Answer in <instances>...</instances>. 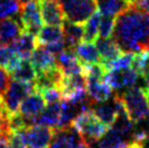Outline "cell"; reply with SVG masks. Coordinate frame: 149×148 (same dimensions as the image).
I'll return each mask as SVG.
<instances>
[{
	"label": "cell",
	"mask_w": 149,
	"mask_h": 148,
	"mask_svg": "<svg viewBox=\"0 0 149 148\" xmlns=\"http://www.w3.org/2000/svg\"><path fill=\"white\" fill-rule=\"evenodd\" d=\"M56 128L39 124L29 125L20 131L26 148H49Z\"/></svg>",
	"instance_id": "6"
},
{
	"label": "cell",
	"mask_w": 149,
	"mask_h": 148,
	"mask_svg": "<svg viewBox=\"0 0 149 148\" xmlns=\"http://www.w3.org/2000/svg\"><path fill=\"white\" fill-rule=\"evenodd\" d=\"M128 2L132 7L149 12V0H128Z\"/></svg>",
	"instance_id": "34"
},
{
	"label": "cell",
	"mask_w": 149,
	"mask_h": 148,
	"mask_svg": "<svg viewBox=\"0 0 149 148\" xmlns=\"http://www.w3.org/2000/svg\"><path fill=\"white\" fill-rule=\"evenodd\" d=\"M147 100H148V106H149V91H147Z\"/></svg>",
	"instance_id": "38"
},
{
	"label": "cell",
	"mask_w": 149,
	"mask_h": 148,
	"mask_svg": "<svg viewBox=\"0 0 149 148\" xmlns=\"http://www.w3.org/2000/svg\"><path fill=\"white\" fill-rule=\"evenodd\" d=\"M125 110L130 118L139 123L149 118V106L147 91L141 87H131L122 94H119Z\"/></svg>",
	"instance_id": "3"
},
{
	"label": "cell",
	"mask_w": 149,
	"mask_h": 148,
	"mask_svg": "<svg viewBox=\"0 0 149 148\" xmlns=\"http://www.w3.org/2000/svg\"><path fill=\"white\" fill-rule=\"evenodd\" d=\"M141 76H143V78H144V82H145V85H146L145 89L147 91H149V71L145 72Z\"/></svg>",
	"instance_id": "36"
},
{
	"label": "cell",
	"mask_w": 149,
	"mask_h": 148,
	"mask_svg": "<svg viewBox=\"0 0 149 148\" xmlns=\"http://www.w3.org/2000/svg\"><path fill=\"white\" fill-rule=\"evenodd\" d=\"M35 91L36 88L34 83H24L13 80L8 91L2 96V106L11 115L15 114L19 112L22 101Z\"/></svg>",
	"instance_id": "5"
},
{
	"label": "cell",
	"mask_w": 149,
	"mask_h": 148,
	"mask_svg": "<svg viewBox=\"0 0 149 148\" xmlns=\"http://www.w3.org/2000/svg\"><path fill=\"white\" fill-rule=\"evenodd\" d=\"M95 45L99 51L101 63L104 66L114 61L123 54L113 38L111 39V38H100L99 37L96 39Z\"/></svg>",
	"instance_id": "19"
},
{
	"label": "cell",
	"mask_w": 149,
	"mask_h": 148,
	"mask_svg": "<svg viewBox=\"0 0 149 148\" xmlns=\"http://www.w3.org/2000/svg\"><path fill=\"white\" fill-rule=\"evenodd\" d=\"M10 144H11V148H26L20 132H11Z\"/></svg>",
	"instance_id": "33"
},
{
	"label": "cell",
	"mask_w": 149,
	"mask_h": 148,
	"mask_svg": "<svg viewBox=\"0 0 149 148\" xmlns=\"http://www.w3.org/2000/svg\"><path fill=\"white\" fill-rule=\"evenodd\" d=\"M10 74L13 80L24 83H35L37 78V73L34 69L33 64L29 60H25V59H22L19 66Z\"/></svg>",
	"instance_id": "26"
},
{
	"label": "cell",
	"mask_w": 149,
	"mask_h": 148,
	"mask_svg": "<svg viewBox=\"0 0 149 148\" xmlns=\"http://www.w3.org/2000/svg\"><path fill=\"white\" fill-rule=\"evenodd\" d=\"M72 126L79 132L88 146L98 142L109 130V126L102 123L91 110L81 112L72 122Z\"/></svg>",
	"instance_id": "2"
},
{
	"label": "cell",
	"mask_w": 149,
	"mask_h": 148,
	"mask_svg": "<svg viewBox=\"0 0 149 148\" xmlns=\"http://www.w3.org/2000/svg\"><path fill=\"white\" fill-rule=\"evenodd\" d=\"M66 21L83 24L96 12V0H60Z\"/></svg>",
	"instance_id": "4"
},
{
	"label": "cell",
	"mask_w": 149,
	"mask_h": 148,
	"mask_svg": "<svg viewBox=\"0 0 149 148\" xmlns=\"http://www.w3.org/2000/svg\"><path fill=\"white\" fill-rule=\"evenodd\" d=\"M85 145L79 133L72 125L56 128L49 148H82Z\"/></svg>",
	"instance_id": "11"
},
{
	"label": "cell",
	"mask_w": 149,
	"mask_h": 148,
	"mask_svg": "<svg viewBox=\"0 0 149 148\" xmlns=\"http://www.w3.org/2000/svg\"><path fill=\"white\" fill-rule=\"evenodd\" d=\"M75 54L79 59V61L84 66L101 63L99 51L94 43L83 41V43L79 44L75 48Z\"/></svg>",
	"instance_id": "20"
},
{
	"label": "cell",
	"mask_w": 149,
	"mask_h": 148,
	"mask_svg": "<svg viewBox=\"0 0 149 148\" xmlns=\"http://www.w3.org/2000/svg\"><path fill=\"white\" fill-rule=\"evenodd\" d=\"M11 134V133H10ZM10 134L0 133V148H11L10 144Z\"/></svg>",
	"instance_id": "35"
},
{
	"label": "cell",
	"mask_w": 149,
	"mask_h": 148,
	"mask_svg": "<svg viewBox=\"0 0 149 148\" xmlns=\"http://www.w3.org/2000/svg\"><path fill=\"white\" fill-rule=\"evenodd\" d=\"M134 58H135V54H122L118 59L106 64L104 66H106L107 71L128 69V68H132L133 62H134Z\"/></svg>",
	"instance_id": "29"
},
{
	"label": "cell",
	"mask_w": 149,
	"mask_h": 148,
	"mask_svg": "<svg viewBox=\"0 0 149 148\" xmlns=\"http://www.w3.org/2000/svg\"><path fill=\"white\" fill-rule=\"evenodd\" d=\"M113 39L123 54L149 50V12L130 7L116 17Z\"/></svg>",
	"instance_id": "1"
},
{
	"label": "cell",
	"mask_w": 149,
	"mask_h": 148,
	"mask_svg": "<svg viewBox=\"0 0 149 148\" xmlns=\"http://www.w3.org/2000/svg\"><path fill=\"white\" fill-rule=\"evenodd\" d=\"M82 148H91V147H89V146H88V145H86V144H85V145H84V146H83V147H82Z\"/></svg>",
	"instance_id": "39"
},
{
	"label": "cell",
	"mask_w": 149,
	"mask_h": 148,
	"mask_svg": "<svg viewBox=\"0 0 149 148\" xmlns=\"http://www.w3.org/2000/svg\"><path fill=\"white\" fill-rule=\"evenodd\" d=\"M139 74L133 68H128L124 70H110L107 71L104 76V81L114 91H120L123 88L134 87Z\"/></svg>",
	"instance_id": "8"
},
{
	"label": "cell",
	"mask_w": 149,
	"mask_h": 148,
	"mask_svg": "<svg viewBox=\"0 0 149 148\" xmlns=\"http://www.w3.org/2000/svg\"><path fill=\"white\" fill-rule=\"evenodd\" d=\"M121 106H122V100L119 94H116L107 101L96 103V106L94 105L91 111L102 123L110 128L116 121Z\"/></svg>",
	"instance_id": "10"
},
{
	"label": "cell",
	"mask_w": 149,
	"mask_h": 148,
	"mask_svg": "<svg viewBox=\"0 0 149 148\" xmlns=\"http://www.w3.org/2000/svg\"><path fill=\"white\" fill-rule=\"evenodd\" d=\"M101 20V14L99 12H95L89 20L86 22V25L84 26V41L87 43H94L97 39V36L99 35V25Z\"/></svg>",
	"instance_id": "27"
},
{
	"label": "cell",
	"mask_w": 149,
	"mask_h": 148,
	"mask_svg": "<svg viewBox=\"0 0 149 148\" xmlns=\"http://www.w3.org/2000/svg\"><path fill=\"white\" fill-rule=\"evenodd\" d=\"M21 21L25 32L36 35L42 27V19L38 0H29L22 6Z\"/></svg>",
	"instance_id": "7"
},
{
	"label": "cell",
	"mask_w": 149,
	"mask_h": 148,
	"mask_svg": "<svg viewBox=\"0 0 149 148\" xmlns=\"http://www.w3.org/2000/svg\"><path fill=\"white\" fill-rule=\"evenodd\" d=\"M29 61L33 64L34 69L36 70L37 75L58 66L56 57L42 45H38L36 47V49L34 50L29 58Z\"/></svg>",
	"instance_id": "14"
},
{
	"label": "cell",
	"mask_w": 149,
	"mask_h": 148,
	"mask_svg": "<svg viewBox=\"0 0 149 148\" xmlns=\"http://www.w3.org/2000/svg\"><path fill=\"white\" fill-rule=\"evenodd\" d=\"M62 101V100H61ZM61 101L54 103H47L42 113L35 119L34 124H39L44 126H49L52 128H58L61 120L62 103Z\"/></svg>",
	"instance_id": "17"
},
{
	"label": "cell",
	"mask_w": 149,
	"mask_h": 148,
	"mask_svg": "<svg viewBox=\"0 0 149 148\" xmlns=\"http://www.w3.org/2000/svg\"><path fill=\"white\" fill-rule=\"evenodd\" d=\"M24 32L21 17L0 20V47L12 45Z\"/></svg>",
	"instance_id": "13"
},
{
	"label": "cell",
	"mask_w": 149,
	"mask_h": 148,
	"mask_svg": "<svg viewBox=\"0 0 149 148\" xmlns=\"http://www.w3.org/2000/svg\"><path fill=\"white\" fill-rule=\"evenodd\" d=\"M63 40V29L62 26H52L46 25L37 34L38 45L47 46Z\"/></svg>",
	"instance_id": "24"
},
{
	"label": "cell",
	"mask_w": 149,
	"mask_h": 148,
	"mask_svg": "<svg viewBox=\"0 0 149 148\" xmlns=\"http://www.w3.org/2000/svg\"><path fill=\"white\" fill-rule=\"evenodd\" d=\"M21 61L22 58L15 52V50L11 46L0 47V66L4 68L9 73L15 70Z\"/></svg>",
	"instance_id": "25"
},
{
	"label": "cell",
	"mask_w": 149,
	"mask_h": 148,
	"mask_svg": "<svg viewBox=\"0 0 149 148\" xmlns=\"http://www.w3.org/2000/svg\"><path fill=\"white\" fill-rule=\"evenodd\" d=\"M42 22L46 25L62 26L65 17L60 0H38Z\"/></svg>",
	"instance_id": "12"
},
{
	"label": "cell",
	"mask_w": 149,
	"mask_h": 148,
	"mask_svg": "<svg viewBox=\"0 0 149 148\" xmlns=\"http://www.w3.org/2000/svg\"><path fill=\"white\" fill-rule=\"evenodd\" d=\"M96 2L100 14L113 19L131 7L128 0H96Z\"/></svg>",
	"instance_id": "22"
},
{
	"label": "cell",
	"mask_w": 149,
	"mask_h": 148,
	"mask_svg": "<svg viewBox=\"0 0 149 148\" xmlns=\"http://www.w3.org/2000/svg\"><path fill=\"white\" fill-rule=\"evenodd\" d=\"M10 46L15 50V52L22 59L29 60L33 51L36 49V47L38 46L37 36L31 33H27V32H24L17 40L13 43L12 45Z\"/></svg>",
	"instance_id": "21"
},
{
	"label": "cell",
	"mask_w": 149,
	"mask_h": 148,
	"mask_svg": "<svg viewBox=\"0 0 149 148\" xmlns=\"http://www.w3.org/2000/svg\"><path fill=\"white\" fill-rule=\"evenodd\" d=\"M148 52H149V50H148Z\"/></svg>",
	"instance_id": "41"
},
{
	"label": "cell",
	"mask_w": 149,
	"mask_h": 148,
	"mask_svg": "<svg viewBox=\"0 0 149 148\" xmlns=\"http://www.w3.org/2000/svg\"><path fill=\"white\" fill-rule=\"evenodd\" d=\"M22 6L17 0H0V20L21 15Z\"/></svg>",
	"instance_id": "28"
},
{
	"label": "cell",
	"mask_w": 149,
	"mask_h": 148,
	"mask_svg": "<svg viewBox=\"0 0 149 148\" xmlns=\"http://www.w3.org/2000/svg\"><path fill=\"white\" fill-rule=\"evenodd\" d=\"M17 1H20V2H21L22 4H25L26 2H29V0H17Z\"/></svg>",
	"instance_id": "37"
},
{
	"label": "cell",
	"mask_w": 149,
	"mask_h": 148,
	"mask_svg": "<svg viewBox=\"0 0 149 148\" xmlns=\"http://www.w3.org/2000/svg\"><path fill=\"white\" fill-rule=\"evenodd\" d=\"M62 29L63 43L65 49L75 50L76 46L81 44L84 39V26L82 24L64 21V23L62 24Z\"/></svg>",
	"instance_id": "18"
},
{
	"label": "cell",
	"mask_w": 149,
	"mask_h": 148,
	"mask_svg": "<svg viewBox=\"0 0 149 148\" xmlns=\"http://www.w3.org/2000/svg\"><path fill=\"white\" fill-rule=\"evenodd\" d=\"M116 20L113 17H102L100 20L99 25V35L100 38H110L114 32Z\"/></svg>",
	"instance_id": "30"
},
{
	"label": "cell",
	"mask_w": 149,
	"mask_h": 148,
	"mask_svg": "<svg viewBox=\"0 0 149 148\" xmlns=\"http://www.w3.org/2000/svg\"><path fill=\"white\" fill-rule=\"evenodd\" d=\"M47 103L42 97V93L35 91L22 101L19 108V113L27 121L29 125H34L35 119L42 113Z\"/></svg>",
	"instance_id": "9"
},
{
	"label": "cell",
	"mask_w": 149,
	"mask_h": 148,
	"mask_svg": "<svg viewBox=\"0 0 149 148\" xmlns=\"http://www.w3.org/2000/svg\"><path fill=\"white\" fill-rule=\"evenodd\" d=\"M10 84H11V74L4 68L0 66V97L1 98L6 94V91H8Z\"/></svg>",
	"instance_id": "32"
},
{
	"label": "cell",
	"mask_w": 149,
	"mask_h": 148,
	"mask_svg": "<svg viewBox=\"0 0 149 148\" xmlns=\"http://www.w3.org/2000/svg\"><path fill=\"white\" fill-rule=\"evenodd\" d=\"M42 93V97L45 98L47 103H59L63 99V96L61 94V91L57 87H52V88H47L45 91H39Z\"/></svg>",
	"instance_id": "31"
},
{
	"label": "cell",
	"mask_w": 149,
	"mask_h": 148,
	"mask_svg": "<svg viewBox=\"0 0 149 148\" xmlns=\"http://www.w3.org/2000/svg\"><path fill=\"white\" fill-rule=\"evenodd\" d=\"M1 103H2V98L0 97V105H1Z\"/></svg>",
	"instance_id": "40"
},
{
	"label": "cell",
	"mask_w": 149,
	"mask_h": 148,
	"mask_svg": "<svg viewBox=\"0 0 149 148\" xmlns=\"http://www.w3.org/2000/svg\"><path fill=\"white\" fill-rule=\"evenodd\" d=\"M91 148H128L127 140L113 128H109L98 142L89 146Z\"/></svg>",
	"instance_id": "23"
},
{
	"label": "cell",
	"mask_w": 149,
	"mask_h": 148,
	"mask_svg": "<svg viewBox=\"0 0 149 148\" xmlns=\"http://www.w3.org/2000/svg\"><path fill=\"white\" fill-rule=\"evenodd\" d=\"M56 60H57V66L64 75L84 73L85 71V66L79 61L75 54V50L65 49L63 52L56 57Z\"/></svg>",
	"instance_id": "16"
},
{
	"label": "cell",
	"mask_w": 149,
	"mask_h": 148,
	"mask_svg": "<svg viewBox=\"0 0 149 148\" xmlns=\"http://www.w3.org/2000/svg\"><path fill=\"white\" fill-rule=\"evenodd\" d=\"M86 91L95 103L107 101L113 96V89L108 85L104 78L86 77Z\"/></svg>",
	"instance_id": "15"
}]
</instances>
